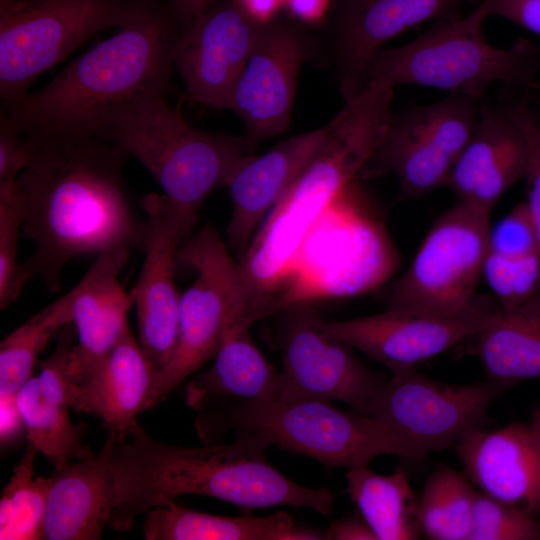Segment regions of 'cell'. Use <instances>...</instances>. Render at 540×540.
<instances>
[{
  "mask_svg": "<svg viewBox=\"0 0 540 540\" xmlns=\"http://www.w3.org/2000/svg\"><path fill=\"white\" fill-rule=\"evenodd\" d=\"M28 163L17 183L26 205L25 235L34 250L22 264L49 292L61 290L74 258L142 249L144 221L133 214L122 181L128 153L102 137L24 135Z\"/></svg>",
  "mask_w": 540,
  "mask_h": 540,
  "instance_id": "cell-1",
  "label": "cell"
},
{
  "mask_svg": "<svg viewBox=\"0 0 540 540\" xmlns=\"http://www.w3.org/2000/svg\"><path fill=\"white\" fill-rule=\"evenodd\" d=\"M270 445L247 432L230 443L187 447L163 443L136 422L110 454L118 502L108 525L130 530L136 518L183 495L218 498L240 508L292 506L328 515L335 493L300 485L266 458Z\"/></svg>",
  "mask_w": 540,
  "mask_h": 540,
  "instance_id": "cell-2",
  "label": "cell"
},
{
  "mask_svg": "<svg viewBox=\"0 0 540 540\" xmlns=\"http://www.w3.org/2000/svg\"><path fill=\"white\" fill-rule=\"evenodd\" d=\"M118 28L43 88L4 103L10 127L22 135L101 137L129 106L166 94L177 36L172 19L138 2Z\"/></svg>",
  "mask_w": 540,
  "mask_h": 540,
  "instance_id": "cell-3",
  "label": "cell"
},
{
  "mask_svg": "<svg viewBox=\"0 0 540 540\" xmlns=\"http://www.w3.org/2000/svg\"><path fill=\"white\" fill-rule=\"evenodd\" d=\"M393 90L367 82L332 119L328 135L265 217L245 253L254 278L268 284L281 281L310 228L358 178L387 128Z\"/></svg>",
  "mask_w": 540,
  "mask_h": 540,
  "instance_id": "cell-4",
  "label": "cell"
},
{
  "mask_svg": "<svg viewBox=\"0 0 540 540\" xmlns=\"http://www.w3.org/2000/svg\"><path fill=\"white\" fill-rule=\"evenodd\" d=\"M486 19L477 6L468 15L435 21L409 43L380 49L367 65L365 84L420 85L478 99L495 83L540 89L539 45L519 38L496 47L483 35Z\"/></svg>",
  "mask_w": 540,
  "mask_h": 540,
  "instance_id": "cell-5",
  "label": "cell"
},
{
  "mask_svg": "<svg viewBox=\"0 0 540 540\" xmlns=\"http://www.w3.org/2000/svg\"><path fill=\"white\" fill-rule=\"evenodd\" d=\"M101 137L141 162L163 194L195 222L210 193L225 187L234 169L253 155L259 144L247 135L192 127L169 105L165 94L126 108Z\"/></svg>",
  "mask_w": 540,
  "mask_h": 540,
  "instance_id": "cell-6",
  "label": "cell"
},
{
  "mask_svg": "<svg viewBox=\"0 0 540 540\" xmlns=\"http://www.w3.org/2000/svg\"><path fill=\"white\" fill-rule=\"evenodd\" d=\"M198 430L206 439L227 429L247 432L270 446L309 456L328 468L368 466L381 455L415 459L384 423L321 398H276L206 406Z\"/></svg>",
  "mask_w": 540,
  "mask_h": 540,
  "instance_id": "cell-7",
  "label": "cell"
},
{
  "mask_svg": "<svg viewBox=\"0 0 540 540\" xmlns=\"http://www.w3.org/2000/svg\"><path fill=\"white\" fill-rule=\"evenodd\" d=\"M491 209L458 201L432 225L405 273L384 297L386 310L437 317L474 311L488 251Z\"/></svg>",
  "mask_w": 540,
  "mask_h": 540,
  "instance_id": "cell-8",
  "label": "cell"
},
{
  "mask_svg": "<svg viewBox=\"0 0 540 540\" xmlns=\"http://www.w3.org/2000/svg\"><path fill=\"white\" fill-rule=\"evenodd\" d=\"M138 2L128 0H14L0 5V96L27 93L43 72L98 31L120 27Z\"/></svg>",
  "mask_w": 540,
  "mask_h": 540,
  "instance_id": "cell-9",
  "label": "cell"
},
{
  "mask_svg": "<svg viewBox=\"0 0 540 540\" xmlns=\"http://www.w3.org/2000/svg\"><path fill=\"white\" fill-rule=\"evenodd\" d=\"M481 101L449 93L437 102L392 112L381 142L358 178L394 173L397 201L418 199L445 186L475 131Z\"/></svg>",
  "mask_w": 540,
  "mask_h": 540,
  "instance_id": "cell-10",
  "label": "cell"
},
{
  "mask_svg": "<svg viewBox=\"0 0 540 540\" xmlns=\"http://www.w3.org/2000/svg\"><path fill=\"white\" fill-rule=\"evenodd\" d=\"M177 262L195 270L196 277L180 295L176 346L156 375L150 408L215 357L229 317L242 303L238 263L213 227L205 226L185 241L178 250Z\"/></svg>",
  "mask_w": 540,
  "mask_h": 540,
  "instance_id": "cell-11",
  "label": "cell"
},
{
  "mask_svg": "<svg viewBox=\"0 0 540 540\" xmlns=\"http://www.w3.org/2000/svg\"><path fill=\"white\" fill-rule=\"evenodd\" d=\"M389 372L370 416L387 425L415 459L455 446L482 428L488 408L508 389L492 379L467 385L442 383L415 367Z\"/></svg>",
  "mask_w": 540,
  "mask_h": 540,
  "instance_id": "cell-12",
  "label": "cell"
},
{
  "mask_svg": "<svg viewBox=\"0 0 540 540\" xmlns=\"http://www.w3.org/2000/svg\"><path fill=\"white\" fill-rule=\"evenodd\" d=\"M324 323L308 306L288 311L278 334L283 364L278 398L337 400L370 416L386 378L370 371L351 347L329 337Z\"/></svg>",
  "mask_w": 540,
  "mask_h": 540,
  "instance_id": "cell-13",
  "label": "cell"
},
{
  "mask_svg": "<svg viewBox=\"0 0 540 540\" xmlns=\"http://www.w3.org/2000/svg\"><path fill=\"white\" fill-rule=\"evenodd\" d=\"M145 212L142 250L144 261L131 292L136 308L140 345L160 371L177 342L180 295L175 284L177 253L195 221L164 195L151 193L141 200Z\"/></svg>",
  "mask_w": 540,
  "mask_h": 540,
  "instance_id": "cell-14",
  "label": "cell"
},
{
  "mask_svg": "<svg viewBox=\"0 0 540 540\" xmlns=\"http://www.w3.org/2000/svg\"><path fill=\"white\" fill-rule=\"evenodd\" d=\"M263 26L235 0L211 4L187 24L176 36L172 59L188 95L211 108L228 109Z\"/></svg>",
  "mask_w": 540,
  "mask_h": 540,
  "instance_id": "cell-15",
  "label": "cell"
},
{
  "mask_svg": "<svg viewBox=\"0 0 540 540\" xmlns=\"http://www.w3.org/2000/svg\"><path fill=\"white\" fill-rule=\"evenodd\" d=\"M312 51L298 25L279 18L264 24L228 105L248 137L260 143L288 128L299 74Z\"/></svg>",
  "mask_w": 540,
  "mask_h": 540,
  "instance_id": "cell-16",
  "label": "cell"
},
{
  "mask_svg": "<svg viewBox=\"0 0 540 540\" xmlns=\"http://www.w3.org/2000/svg\"><path fill=\"white\" fill-rule=\"evenodd\" d=\"M474 1L334 0L333 58L344 103L364 88L367 65L383 44L426 21L458 17Z\"/></svg>",
  "mask_w": 540,
  "mask_h": 540,
  "instance_id": "cell-17",
  "label": "cell"
},
{
  "mask_svg": "<svg viewBox=\"0 0 540 540\" xmlns=\"http://www.w3.org/2000/svg\"><path fill=\"white\" fill-rule=\"evenodd\" d=\"M492 311L480 305L457 317H437L385 310L345 321L324 323L331 338L383 364L389 371L412 368L476 336Z\"/></svg>",
  "mask_w": 540,
  "mask_h": 540,
  "instance_id": "cell-18",
  "label": "cell"
},
{
  "mask_svg": "<svg viewBox=\"0 0 540 540\" xmlns=\"http://www.w3.org/2000/svg\"><path fill=\"white\" fill-rule=\"evenodd\" d=\"M120 247L102 252L81 281L67 295L71 323L77 336L69 364L71 390L85 381L130 330V295L120 284L130 251Z\"/></svg>",
  "mask_w": 540,
  "mask_h": 540,
  "instance_id": "cell-19",
  "label": "cell"
},
{
  "mask_svg": "<svg viewBox=\"0 0 540 540\" xmlns=\"http://www.w3.org/2000/svg\"><path fill=\"white\" fill-rule=\"evenodd\" d=\"M332 127L325 125L279 142L260 156L250 155L232 172L226 186L232 203L227 245L243 257L254 232L316 153Z\"/></svg>",
  "mask_w": 540,
  "mask_h": 540,
  "instance_id": "cell-20",
  "label": "cell"
},
{
  "mask_svg": "<svg viewBox=\"0 0 540 540\" xmlns=\"http://www.w3.org/2000/svg\"><path fill=\"white\" fill-rule=\"evenodd\" d=\"M455 448L467 477L481 492L540 518V442L530 425L480 428Z\"/></svg>",
  "mask_w": 540,
  "mask_h": 540,
  "instance_id": "cell-21",
  "label": "cell"
},
{
  "mask_svg": "<svg viewBox=\"0 0 540 540\" xmlns=\"http://www.w3.org/2000/svg\"><path fill=\"white\" fill-rule=\"evenodd\" d=\"M528 165L525 132L508 106L481 101L475 131L455 162L445 186L458 201L493 209L499 198L524 180Z\"/></svg>",
  "mask_w": 540,
  "mask_h": 540,
  "instance_id": "cell-22",
  "label": "cell"
},
{
  "mask_svg": "<svg viewBox=\"0 0 540 540\" xmlns=\"http://www.w3.org/2000/svg\"><path fill=\"white\" fill-rule=\"evenodd\" d=\"M116 434L108 432L97 454L75 460L47 477L43 527L46 540H98L118 502L110 467Z\"/></svg>",
  "mask_w": 540,
  "mask_h": 540,
  "instance_id": "cell-23",
  "label": "cell"
},
{
  "mask_svg": "<svg viewBox=\"0 0 540 540\" xmlns=\"http://www.w3.org/2000/svg\"><path fill=\"white\" fill-rule=\"evenodd\" d=\"M158 370L129 330L95 371L70 394V408L95 415L118 439L150 408Z\"/></svg>",
  "mask_w": 540,
  "mask_h": 540,
  "instance_id": "cell-24",
  "label": "cell"
},
{
  "mask_svg": "<svg viewBox=\"0 0 540 540\" xmlns=\"http://www.w3.org/2000/svg\"><path fill=\"white\" fill-rule=\"evenodd\" d=\"M279 396V371L253 342L249 327L229 325L211 368L186 386V403L201 410L223 400L257 402Z\"/></svg>",
  "mask_w": 540,
  "mask_h": 540,
  "instance_id": "cell-25",
  "label": "cell"
},
{
  "mask_svg": "<svg viewBox=\"0 0 540 540\" xmlns=\"http://www.w3.org/2000/svg\"><path fill=\"white\" fill-rule=\"evenodd\" d=\"M147 540H316L319 533L298 527L280 511L267 517H227L194 511L176 501L152 508L143 525Z\"/></svg>",
  "mask_w": 540,
  "mask_h": 540,
  "instance_id": "cell-26",
  "label": "cell"
},
{
  "mask_svg": "<svg viewBox=\"0 0 540 540\" xmlns=\"http://www.w3.org/2000/svg\"><path fill=\"white\" fill-rule=\"evenodd\" d=\"M476 336L489 379L508 388L540 380V292L510 310L493 311Z\"/></svg>",
  "mask_w": 540,
  "mask_h": 540,
  "instance_id": "cell-27",
  "label": "cell"
},
{
  "mask_svg": "<svg viewBox=\"0 0 540 540\" xmlns=\"http://www.w3.org/2000/svg\"><path fill=\"white\" fill-rule=\"evenodd\" d=\"M347 492L378 540L418 539L419 499L406 472L379 475L368 466L350 468Z\"/></svg>",
  "mask_w": 540,
  "mask_h": 540,
  "instance_id": "cell-28",
  "label": "cell"
},
{
  "mask_svg": "<svg viewBox=\"0 0 540 540\" xmlns=\"http://www.w3.org/2000/svg\"><path fill=\"white\" fill-rule=\"evenodd\" d=\"M16 400L28 442L53 464L54 469L94 454L83 444L80 432L73 425L70 407L48 395L37 376L25 382L18 390Z\"/></svg>",
  "mask_w": 540,
  "mask_h": 540,
  "instance_id": "cell-29",
  "label": "cell"
},
{
  "mask_svg": "<svg viewBox=\"0 0 540 540\" xmlns=\"http://www.w3.org/2000/svg\"><path fill=\"white\" fill-rule=\"evenodd\" d=\"M476 493L466 474L438 466L419 498L421 533L432 540H468Z\"/></svg>",
  "mask_w": 540,
  "mask_h": 540,
  "instance_id": "cell-30",
  "label": "cell"
},
{
  "mask_svg": "<svg viewBox=\"0 0 540 540\" xmlns=\"http://www.w3.org/2000/svg\"><path fill=\"white\" fill-rule=\"evenodd\" d=\"M71 323L67 294L33 315L0 344V395H14L32 377L37 358L48 341Z\"/></svg>",
  "mask_w": 540,
  "mask_h": 540,
  "instance_id": "cell-31",
  "label": "cell"
},
{
  "mask_svg": "<svg viewBox=\"0 0 540 540\" xmlns=\"http://www.w3.org/2000/svg\"><path fill=\"white\" fill-rule=\"evenodd\" d=\"M38 449L30 442L0 498V539H43L47 478L35 477Z\"/></svg>",
  "mask_w": 540,
  "mask_h": 540,
  "instance_id": "cell-32",
  "label": "cell"
},
{
  "mask_svg": "<svg viewBox=\"0 0 540 540\" xmlns=\"http://www.w3.org/2000/svg\"><path fill=\"white\" fill-rule=\"evenodd\" d=\"M26 220V205L18 183L0 190V307L7 308L29 281L17 262L20 233Z\"/></svg>",
  "mask_w": 540,
  "mask_h": 540,
  "instance_id": "cell-33",
  "label": "cell"
},
{
  "mask_svg": "<svg viewBox=\"0 0 540 540\" xmlns=\"http://www.w3.org/2000/svg\"><path fill=\"white\" fill-rule=\"evenodd\" d=\"M482 277L502 310H510L540 292V254L508 258L487 251Z\"/></svg>",
  "mask_w": 540,
  "mask_h": 540,
  "instance_id": "cell-34",
  "label": "cell"
},
{
  "mask_svg": "<svg viewBox=\"0 0 540 540\" xmlns=\"http://www.w3.org/2000/svg\"><path fill=\"white\" fill-rule=\"evenodd\" d=\"M468 540H540V519L477 492Z\"/></svg>",
  "mask_w": 540,
  "mask_h": 540,
  "instance_id": "cell-35",
  "label": "cell"
},
{
  "mask_svg": "<svg viewBox=\"0 0 540 540\" xmlns=\"http://www.w3.org/2000/svg\"><path fill=\"white\" fill-rule=\"evenodd\" d=\"M508 108L521 124L527 138L528 165L524 177L526 184L524 204L533 225L540 254V125L531 111L528 100L522 99L508 105Z\"/></svg>",
  "mask_w": 540,
  "mask_h": 540,
  "instance_id": "cell-36",
  "label": "cell"
},
{
  "mask_svg": "<svg viewBox=\"0 0 540 540\" xmlns=\"http://www.w3.org/2000/svg\"><path fill=\"white\" fill-rule=\"evenodd\" d=\"M488 251L508 258H520L538 251L535 232L524 202L516 205L495 225H491Z\"/></svg>",
  "mask_w": 540,
  "mask_h": 540,
  "instance_id": "cell-37",
  "label": "cell"
},
{
  "mask_svg": "<svg viewBox=\"0 0 540 540\" xmlns=\"http://www.w3.org/2000/svg\"><path fill=\"white\" fill-rule=\"evenodd\" d=\"M24 135L14 131L3 115L0 118V190L13 187L28 163Z\"/></svg>",
  "mask_w": 540,
  "mask_h": 540,
  "instance_id": "cell-38",
  "label": "cell"
},
{
  "mask_svg": "<svg viewBox=\"0 0 540 540\" xmlns=\"http://www.w3.org/2000/svg\"><path fill=\"white\" fill-rule=\"evenodd\" d=\"M485 16H499L540 37V0H482Z\"/></svg>",
  "mask_w": 540,
  "mask_h": 540,
  "instance_id": "cell-39",
  "label": "cell"
},
{
  "mask_svg": "<svg viewBox=\"0 0 540 540\" xmlns=\"http://www.w3.org/2000/svg\"><path fill=\"white\" fill-rule=\"evenodd\" d=\"M0 415V442L3 448L16 442L26 432L16 394L0 395Z\"/></svg>",
  "mask_w": 540,
  "mask_h": 540,
  "instance_id": "cell-40",
  "label": "cell"
},
{
  "mask_svg": "<svg viewBox=\"0 0 540 540\" xmlns=\"http://www.w3.org/2000/svg\"><path fill=\"white\" fill-rule=\"evenodd\" d=\"M324 537L329 540H378L361 515L335 520L328 526Z\"/></svg>",
  "mask_w": 540,
  "mask_h": 540,
  "instance_id": "cell-41",
  "label": "cell"
},
{
  "mask_svg": "<svg viewBox=\"0 0 540 540\" xmlns=\"http://www.w3.org/2000/svg\"><path fill=\"white\" fill-rule=\"evenodd\" d=\"M334 0H285L284 7L295 20L315 25L323 21Z\"/></svg>",
  "mask_w": 540,
  "mask_h": 540,
  "instance_id": "cell-42",
  "label": "cell"
},
{
  "mask_svg": "<svg viewBox=\"0 0 540 540\" xmlns=\"http://www.w3.org/2000/svg\"><path fill=\"white\" fill-rule=\"evenodd\" d=\"M241 8L254 20L261 24L269 23L277 18L284 7L285 0H235Z\"/></svg>",
  "mask_w": 540,
  "mask_h": 540,
  "instance_id": "cell-43",
  "label": "cell"
},
{
  "mask_svg": "<svg viewBox=\"0 0 540 540\" xmlns=\"http://www.w3.org/2000/svg\"><path fill=\"white\" fill-rule=\"evenodd\" d=\"M214 0H173L177 18L186 25L205 11Z\"/></svg>",
  "mask_w": 540,
  "mask_h": 540,
  "instance_id": "cell-44",
  "label": "cell"
},
{
  "mask_svg": "<svg viewBox=\"0 0 540 540\" xmlns=\"http://www.w3.org/2000/svg\"><path fill=\"white\" fill-rule=\"evenodd\" d=\"M530 426L534 431L538 441L540 442V409H537L533 414Z\"/></svg>",
  "mask_w": 540,
  "mask_h": 540,
  "instance_id": "cell-45",
  "label": "cell"
},
{
  "mask_svg": "<svg viewBox=\"0 0 540 540\" xmlns=\"http://www.w3.org/2000/svg\"><path fill=\"white\" fill-rule=\"evenodd\" d=\"M9 0H0V5L7 3Z\"/></svg>",
  "mask_w": 540,
  "mask_h": 540,
  "instance_id": "cell-46",
  "label": "cell"
},
{
  "mask_svg": "<svg viewBox=\"0 0 540 540\" xmlns=\"http://www.w3.org/2000/svg\"><path fill=\"white\" fill-rule=\"evenodd\" d=\"M10 1H14V0H9L8 2H10ZM8 2H7V3H8ZM5 4H6V3H5ZM3 5H4V4H3Z\"/></svg>",
  "mask_w": 540,
  "mask_h": 540,
  "instance_id": "cell-47",
  "label": "cell"
},
{
  "mask_svg": "<svg viewBox=\"0 0 540 540\" xmlns=\"http://www.w3.org/2000/svg\"><path fill=\"white\" fill-rule=\"evenodd\" d=\"M539 47H540V44H539Z\"/></svg>",
  "mask_w": 540,
  "mask_h": 540,
  "instance_id": "cell-48",
  "label": "cell"
}]
</instances>
